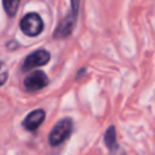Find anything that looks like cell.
<instances>
[{"label": "cell", "instance_id": "cell-8", "mask_svg": "<svg viewBox=\"0 0 155 155\" xmlns=\"http://www.w3.org/2000/svg\"><path fill=\"white\" fill-rule=\"evenodd\" d=\"M21 0H2V6L8 17H13L18 10Z\"/></svg>", "mask_w": 155, "mask_h": 155}, {"label": "cell", "instance_id": "cell-1", "mask_svg": "<svg viewBox=\"0 0 155 155\" xmlns=\"http://www.w3.org/2000/svg\"><path fill=\"white\" fill-rule=\"evenodd\" d=\"M71 130H73V121H71V119L65 117V119L59 120L53 126V128L50 132V136H48L50 144L53 145V147L59 145L61 143H63L70 136Z\"/></svg>", "mask_w": 155, "mask_h": 155}, {"label": "cell", "instance_id": "cell-7", "mask_svg": "<svg viewBox=\"0 0 155 155\" xmlns=\"http://www.w3.org/2000/svg\"><path fill=\"white\" fill-rule=\"evenodd\" d=\"M104 142H105L108 149H109L111 153L116 151V149L119 148L117 142H116V130H115V127H114L113 125L109 126L108 130L105 131V134H104Z\"/></svg>", "mask_w": 155, "mask_h": 155}, {"label": "cell", "instance_id": "cell-4", "mask_svg": "<svg viewBox=\"0 0 155 155\" xmlns=\"http://www.w3.org/2000/svg\"><path fill=\"white\" fill-rule=\"evenodd\" d=\"M48 84V79L46 76V74L42 70H34L30 74H28L23 81L24 88L28 92H34V91H39L41 88H44L45 86H47Z\"/></svg>", "mask_w": 155, "mask_h": 155}, {"label": "cell", "instance_id": "cell-3", "mask_svg": "<svg viewBox=\"0 0 155 155\" xmlns=\"http://www.w3.org/2000/svg\"><path fill=\"white\" fill-rule=\"evenodd\" d=\"M50 58H51V54L48 51H46L44 48L36 50L24 58V61L22 63V70L27 71V70H30V69H34L38 67H42L48 63Z\"/></svg>", "mask_w": 155, "mask_h": 155}, {"label": "cell", "instance_id": "cell-5", "mask_svg": "<svg viewBox=\"0 0 155 155\" xmlns=\"http://www.w3.org/2000/svg\"><path fill=\"white\" fill-rule=\"evenodd\" d=\"M76 17L78 15H74L71 11L59 22V24L57 25L56 30L53 31V38L54 39H65L68 36H70V34L73 33L74 28H75V23H76Z\"/></svg>", "mask_w": 155, "mask_h": 155}, {"label": "cell", "instance_id": "cell-6", "mask_svg": "<svg viewBox=\"0 0 155 155\" xmlns=\"http://www.w3.org/2000/svg\"><path fill=\"white\" fill-rule=\"evenodd\" d=\"M44 120H45V111L42 109H35L25 116V119L23 120V127L27 131H34L39 128V126L42 124Z\"/></svg>", "mask_w": 155, "mask_h": 155}, {"label": "cell", "instance_id": "cell-2", "mask_svg": "<svg viewBox=\"0 0 155 155\" xmlns=\"http://www.w3.org/2000/svg\"><path fill=\"white\" fill-rule=\"evenodd\" d=\"M19 28L27 36H38L44 30V22L38 13L29 12L21 19Z\"/></svg>", "mask_w": 155, "mask_h": 155}, {"label": "cell", "instance_id": "cell-10", "mask_svg": "<svg viewBox=\"0 0 155 155\" xmlns=\"http://www.w3.org/2000/svg\"><path fill=\"white\" fill-rule=\"evenodd\" d=\"M1 65H2V62H1V61H0V68H1Z\"/></svg>", "mask_w": 155, "mask_h": 155}, {"label": "cell", "instance_id": "cell-9", "mask_svg": "<svg viewBox=\"0 0 155 155\" xmlns=\"http://www.w3.org/2000/svg\"><path fill=\"white\" fill-rule=\"evenodd\" d=\"M80 1L81 0H70V7H71V12L74 15L79 13V7H80Z\"/></svg>", "mask_w": 155, "mask_h": 155}]
</instances>
